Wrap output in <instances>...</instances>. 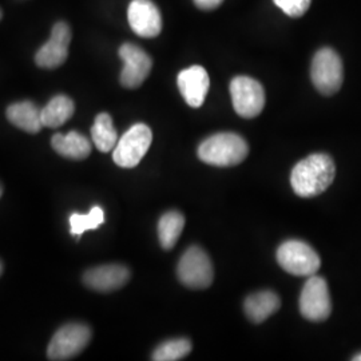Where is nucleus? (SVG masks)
<instances>
[{
	"mask_svg": "<svg viewBox=\"0 0 361 361\" xmlns=\"http://www.w3.org/2000/svg\"><path fill=\"white\" fill-rule=\"evenodd\" d=\"M277 262L293 276H313L320 269L322 259L312 246L304 241H286L277 250Z\"/></svg>",
	"mask_w": 361,
	"mask_h": 361,
	"instance_id": "obj_6",
	"label": "nucleus"
},
{
	"mask_svg": "<svg viewBox=\"0 0 361 361\" xmlns=\"http://www.w3.org/2000/svg\"><path fill=\"white\" fill-rule=\"evenodd\" d=\"M0 19H1V11H0Z\"/></svg>",
	"mask_w": 361,
	"mask_h": 361,
	"instance_id": "obj_28",
	"label": "nucleus"
},
{
	"mask_svg": "<svg viewBox=\"0 0 361 361\" xmlns=\"http://www.w3.org/2000/svg\"><path fill=\"white\" fill-rule=\"evenodd\" d=\"M336 166L328 154L317 153L300 161L292 170L290 183L295 193L304 198L324 193L335 180Z\"/></svg>",
	"mask_w": 361,
	"mask_h": 361,
	"instance_id": "obj_1",
	"label": "nucleus"
},
{
	"mask_svg": "<svg viewBox=\"0 0 361 361\" xmlns=\"http://www.w3.org/2000/svg\"><path fill=\"white\" fill-rule=\"evenodd\" d=\"M178 89L190 107H201L207 98L210 79L207 71L202 66H192L186 70H182L178 74Z\"/></svg>",
	"mask_w": 361,
	"mask_h": 361,
	"instance_id": "obj_14",
	"label": "nucleus"
},
{
	"mask_svg": "<svg viewBox=\"0 0 361 361\" xmlns=\"http://www.w3.org/2000/svg\"><path fill=\"white\" fill-rule=\"evenodd\" d=\"M231 95L235 113L243 118H255L264 110L265 91L253 78H234L231 82Z\"/></svg>",
	"mask_w": 361,
	"mask_h": 361,
	"instance_id": "obj_8",
	"label": "nucleus"
},
{
	"mask_svg": "<svg viewBox=\"0 0 361 361\" xmlns=\"http://www.w3.org/2000/svg\"><path fill=\"white\" fill-rule=\"evenodd\" d=\"M130 271L121 264H107L91 268L83 274V283L97 292H114L129 283Z\"/></svg>",
	"mask_w": 361,
	"mask_h": 361,
	"instance_id": "obj_13",
	"label": "nucleus"
},
{
	"mask_svg": "<svg viewBox=\"0 0 361 361\" xmlns=\"http://www.w3.org/2000/svg\"><path fill=\"white\" fill-rule=\"evenodd\" d=\"M119 56L123 61V68L121 73V85L126 89H137L149 77L153 61L149 54L141 47L125 43L119 49Z\"/></svg>",
	"mask_w": 361,
	"mask_h": 361,
	"instance_id": "obj_10",
	"label": "nucleus"
},
{
	"mask_svg": "<svg viewBox=\"0 0 361 361\" xmlns=\"http://www.w3.org/2000/svg\"><path fill=\"white\" fill-rule=\"evenodd\" d=\"M153 141V133L145 123L131 126L116 142L113 158L121 168H135L147 153Z\"/></svg>",
	"mask_w": 361,
	"mask_h": 361,
	"instance_id": "obj_5",
	"label": "nucleus"
},
{
	"mask_svg": "<svg viewBox=\"0 0 361 361\" xmlns=\"http://www.w3.org/2000/svg\"><path fill=\"white\" fill-rule=\"evenodd\" d=\"M281 301L271 290H262L255 295H250L245 300L244 310L250 322L259 324L271 317L274 312L280 310Z\"/></svg>",
	"mask_w": 361,
	"mask_h": 361,
	"instance_id": "obj_16",
	"label": "nucleus"
},
{
	"mask_svg": "<svg viewBox=\"0 0 361 361\" xmlns=\"http://www.w3.org/2000/svg\"><path fill=\"white\" fill-rule=\"evenodd\" d=\"M51 146L58 154L75 161H82L91 153L90 141L78 131L55 134L52 137Z\"/></svg>",
	"mask_w": 361,
	"mask_h": 361,
	"instance_id": "obj_15",
	"label": "nucleus"
},
{
	"mask_svg": "<svg viewBox=\"0 0 361 361\" xmlns=\"http://www.w3.org/2000/svg\"><path fill=\"white\" fill-rule=\"evenodd\" d=\"M1 271H3V265H1V262H0V274H1Z\"/></svg>",
	"mask_w": 361,
	"mask_h": 361,
	"instance_id": "obj_26",
	"label": "nucleus"
},
{
	"mask_svg": "<svg viewBox=\"0 0 361 361\" xmlns=\"http://www.w3.org/2000/svg\"><path fill=\"white\" fill-rule=\"evenodd\" d=\"M300 312L310 322H324L332 312L328 284L323 277L310 276L300 296Z\"/></svg>",
	"mask_w": 361,
	"mask_h": 361,
	"instance_id": "obj_9",
	"label": "nucleus"
},
{
	"mask_svg": "<svg viewBox=\"0 0 361 361\" xmlns=\"http://www.w3.org/2000/svg\"><path fill=\"white\" fill-rule=\"evenodd\" d=\"M310 78L314 87L324 95H334L340 90L344 80V67L338 54L329 47L316 52L310 66Z\"/></svg>",
	"mask_w": 361,
	"mask_h": 361,
	"instance_id": "obj_3",
	"label": "nucleus"
},
{
	"mask_svg": "<svg viewBox=\"0 0 361 361\" xmlns=\"http://www.w3.org/2000/svg\"><path fill=\"white\" fill-rule=\"evenodd\" d=\"M290 18H300L310 10L312 0H273Z\"/></svg>",
	"mask_w": 361,
	"mask_h": 361,
	"instance_id": "obj_23",
	"label": "nucleus"
},
{
	"mask_svg": "<svg viewBox=\"0 0 361 361\" xmlns=\"http://www.w3.org/2000/svg\"><path fill=\"white\" fill-rule=\"evenodd\" d=\"M1 193H3V189H1V185H0V197H1Z\"/></svg>",
	"mask_w": 361,
	"mask_h": 361,
	"instance_id": "obj_27",
	"label": "nucleus"
},
{
	"mask_svg": "<svg viewBox=\"0 0 361 361\" xmlns=\"http://www.w3.org/2000/svg\"><path fill=\"white\" fill-rule=\"evenodd\" d=\"M75 104L67 95H56L42 109L40 118L44 128L56 129L74 116Z\"/></svg>",
	"mask_w": 361,
	"mask_h": 361,
	"instance_id": "obj_18",
	"label": "nucleus"
},
{
	"mask_svg": "<svg viewBox=\"0 0 361 361\" xmlns=\"http://www.w3.org/2000/svg\"><path fill=\"white\" fill-rule=\"evenodd\" d=\"M185 226V217L180 212L171 210L165 213L158 222V237L161 246L166 250L173 249Z\"/></svg>",
	"mask_w": 361,
	"mask_h": 361,
	"instance_id": "obj_20",
	"label": "nucleus"
},
{
	"mask_svg": "<svg viewBox=\"0 0 361 361\" xmlns=\"http://www.w3.org/2000/svg\"><path fill=\"white\" fill-rule=\"evenodd\" d=\"M352 360L361 361V353H359V355H356V356H355V357H353Z\"/></svg>",
	"mask_w": 361,
	"mask_h": 361,
	"instance_id": "obj_25",
	"label": "nucleus"
},
{
	"mask_svg": "<svg viewBox=\"0 0 361 361\" xmlns=\"http://www.w3.org/2000/svg\"><path fill=\"white\" fill-rule=\"evenodd\" d=\"M40 113L42 110L37 104L30 101H23L8 106L7 118L13 126L25 130L26 133L37 134L43 128Z\"/></svg>",
	"mask_w": 361,
	"mask_h": 361,
	"instance_id": "obj_17",
	"label": "nucleus"
},
{
	"mask_svg": "<svg viewBox=\"0 0 361 361\" xmlns=\"http://www.w3.org/2000/svg\"><path fill=\"white\" fill-rule=\"evenodd\" d=\"M192 350V343L188 338H176L162 343L157 347L152 360L154 361H177L186 357Z\"/></svg>",
	"mask_w": 361,
	"mask_h": 361,
	"instance_id": "obj_21",
	"label": "nucleus"
},
{
	"mask_svg": "<svg viewBox=\"0 0 361 361\" xmlns=\"http://www.w3.org/2000/svg\"><path fill=\"white\" fill-rule=\"evenodd\" d=\"M71 42V28L66 22H58L52 27L50 39L39 49L35 55V63L42 68H58L63 65L68 56V46Z\"/></svg>",
	"mask_w": 361,
	"mask_h": 361,
	"instance_id": "obj_11",
	"label": "nucleus"
},
{
	"mask_svg": "<svg viewBox=\"0 0 361 361\" xmlns=\"http://www.w3.org/2000/svg\"><path fill=\"white\" fill-rule=\"evenodd\" d=\"M224 0H194V4L202 10V11H210L217 8Z\"/></svg>",
	"mask_w": 361,
	"mask_h": 361,
	"instance_id": "obj_24",
	"label": "nucleus"
},
{
	"mask_svg": "<svg viewBox=\"0 0 361 361\" xmlns=\"http://www.w3.org/2000/svg\"><path fill=\"white\" fill-rule=\"evenodd\" d=\"M128 19L131 30L142 38H155L162 31V16L152 0H133Z\"/></svg>",
	"mask_w": 361,
	"mask_h": 361,
	"instance_id": "obj_12",
	"label": "nucleus"
},
{
	"mask_svg": "<svg viewBox=\"0 0 361 361\" xmlns=\"http://www.w3.org/2000/svg\"><path fill=\"white\" fill-rule=\"evenodd\" d=\"M104 222V212L102 207H94L89 214H78L74 213L70 216V233L73 235L80 237L87 231L98 229Z\"/></svg>",
	"mask_w": 361,
	"mask_h": 361,
	"instance_id": "obj_22",
	"label": "nucleus"
},
{
	"mask_svg": "<svg viewBox=\"0 0 361 361\" xmlns=\"http://www.w3.org/2000/svg\"><path fill=\"white\" fill-rule=\"evenodd\" d=\"M90 340L91 329L86 324H66L52 336L47 357L52 361L70 360L86 348Z\"/></svg>",
	"mask_w": 361,
	"mask_h": 361,
	"instance_id": "obj_4",
	"label": "nucleus"
},
{
	"mask_svg": "<svg viewBox=\"0 0 361 361\" xmlns=\"http://www.w3.org/2000/svg\"><path fill=\"white\" fill-rule=\"evenodd\" d=\"M249 153L245 140L234 133H219L209 137L198 147V157L202 162L213 166H235Z\"/></svg>",
	"mask_w": 361,
	"mask_h": 361,
	"instance_id": "obj_2",
	"label": "nucleus"
},
{
	"mask_svg": "<svg viewBox=\"0 0 361 361\" xmlns=\"http://www.w3.org/2000/svg\"><path fill=\"white\" fill-rule=\"evenodd\" d=\"M91 137L92 142L99 152L109 153L114 150L118 142V133L113 125L111 116L107 113H101L99 116H97L91 128Z\"/></svg>",
	"mask_w": 361,
	"mask_h": 361,
	"instance_id": "obj_19",
	"label": "nucleus"
},
{
	"mask_svg": "<svg viewBox=\"0 0 361 361\" xmlns=\"http://www.w3.org/2000/svg\"><path fill=\"white\" fill-rule=\"evenodd\" d=\"M177 273L180 283L192 289H205L212 285L214 277L210 257L198 246H190L183 253Z\"/></svg>",
	"mask_w": 361,
	"mask_h": 361,
	"instance_id": "obj_7",
	"label": "nucleus"
}]
</instances>
